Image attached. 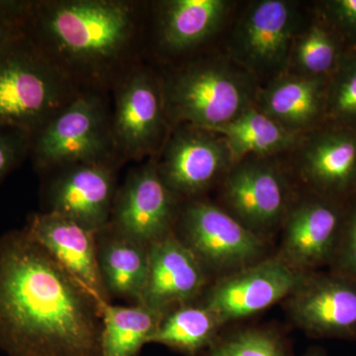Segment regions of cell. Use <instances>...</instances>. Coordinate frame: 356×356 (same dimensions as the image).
<instances>
[{"label": "cell", "instance_id": "obj_6", "mask_svg": "<svg viewBox=\"0 0 356 356\" xmlns=\"http://www.w3.org/2000/svg\"><path fill=\"white\" fill-rule=\"evenodd\" d=\"M111 92L112 135L121 163L154 156L165 145L170 125L161 79L139 64Z\"/></svg>", "mask_w": 356, "mask_h": 356}, {"label": "cell", "instance_id": "obj_2", "mask_svg": "<svg viewBox=\"0 0 356 356\" xmlns=\"http://www.w3.org/2000/svg\"><path fill=\"white\" fill-rule=\"evenodd\" d=\"M144 7L132 0H37L23 32L83 92H110L140 64Z\"/></svg>", "mask_w": 356, "mask_h": 356}, {"label": "cell", "instance_id": "obj_25", "mask_svg": "<svg viewBox=\"0 0 356 356\" xmlns=\"http://www.w3.org/2000/svg\"><path fill=\"white\" fill-rule=\"evenodd\" d=\"M206 356H289L286 343L276 332L248 330L216 339Z\"/></svg>", "mask_w": 356, "mask_h": 356}, {"label": "cell", "instance_id": "obj_20", "mask_svg": "<svg viewBox=\"0 0 356 356\" xmlns=\"http://www.w3.org/2000/svg\"><path fill=\"white\" fill-rule=\"evenodd\" d=\"M320 102L317 77L282 76L262 91L259 110L289 132L297 134L315 120Z\"/></svg>", "mask_w": 356, "mask_h": 356}, {"label": "cell", "instance_id": "obj_30", "mask_svg": "<svg viewBox=\"0 0 356 356\" xmlns=\"http://www.w3.org/2000/svg\"><path fill=\"white\" fill-rule=\"evenodd\" d=\"M332 8L339 22L356 30V0H337L332 2Z\"/></svg>", "mask_w": 356, "mask_h": 356}, {"label": "cell", "instance_id": "obj_24", "mask_svg": "<svg viewBox=\"0 0 356 356\" xmlns=\"http://www.w3.org/2000/svg\"><path fill=\"white\" fill-rule=\"evenodd\" d=\"M221 323L207 307L182 306L163 316L151 343L195 356L216 341Z\"/></svg>", "mask_w": 356, "mask_h": 356}, {"label": "cell", "instance_id": "obj_3", "mask_svg": "<svg viewBox=\"0 0 356 356\" xmlns=\"http://www.w3.org/2000/svg\"><path fill=\"white\" fill-rule=\"evenodd\" d=\"M81 92L24 32L0 48V126L33 135Z\"/></svg>", "mask_w": 356, "mask_h": 356}, {"label": "cell", "instance_id": "obj_28", "mask_svg": "<svg viewBox=\"0 0 356 356\" xmlns=\"http://www.w3.org/2000/svg\"><path fill=\"white\" fill-rule=\"evenodd\" d=\"M334 111L346 118H356V65L344 72L332 98Z\"/></svg>", "mask_w": 356, "mask_h": 356}, {"label": "cell", "instance_id": "obj_31", "mask_svg": "<svg viewBox=\"0 0 356 356\" xmlns=\"http://www.w3.org/2000/svg\"><path fill=\"white\" fill-rule=\"evenodd\" d=\"M22 32L23 26L19 22L11 19L0 11V48L9 40Z\"/></svg>", "mask_w": 356, "mask_h": 356}, {"label": "cell", "instance_id": "obj_27", "mask_svg": "<svg viewBox=\"0 0 356 356\" xmlns=\"http://www.w3.org/2000/svg\"><path fill=\"white\" fill-rule=\"evenodd\" d=\"M31 138L20 129L0 126V180L29 154Z\"/></svg>", "mask_w": 356, "mask_h": 356}, {"label": "cell", "instance_id": "obj_22", "mask_svg": "<svg viewBox=\"0 0 356 356\" xmlns=\"http://www.w3.org/2000/svg\"><path fill=\"white\" fill-rule=\"evenodd\" d=\"M214 133L222 136L233 163L248 154L278 153L297 142V134L289 132L254 106L248 107L235 120L218 128Z\"/></svg>", "mask_w": 356, "mask_h": 356}, {"label": "cell", "instance_id": "obj_12", "mask_svg": "<svg viewBox=\"0 0 356 356\" xmlns=\"http://www.w3.org/2000/svg\"><path fill=\"white\" fill-rule=\"evenodd\" d=\"M24 231L100 303H110L98 266L95 233L50 211L33 214Z\"/></svg>", "mask_w": 356, "mask_h": 356}, {"label": "cell", "instance_id": "obj_32", "mask_svg": "<svg viewBox=\"0 0 356 356\" xmlns=\"http://www.w3.org/2000/svg\"><path fill=\"white\" fill-rule=\"evenodd\" d=\"M305 356H325L323 351L318 350H312L309 351Z\"/></svg>", "mask_w": 356, "mask_h": 356}, {"label": "cell", "instance_id": "obj_17", "mask_svg": "<svg viewBox=\"0 0 356 356\" xmlns=\"http://www.w3.org/2000/svg\"><path fill=\"white\" fill-rule=\"evenodd\" d=\"M225 0H168L156 4L159 46L170 54L195 48L212 36L228 13Z\"/></svg>", "mask_w": 356, "mask_h": 356}, {"label": "cell", "instance_id": "obj_26", "mask_svg": "<svg viewBox=\"0 0 356 356\" xmlns=\"http://www.w3.org/2000/svg\"><path fill=\"white\" fill-rule=\"evenodd\" d=\"M295 65L305 76L316 77L332 69L337 51L329 35L318 26H312L292 48Z\"/></svg>", "mask_w": 356, "mask_h": 356}, {"label": "cell", "instance_id": "obj_16", "mask_svg": "<svg viewBox=\"0 0 356 356\" xmlns=\"http://www.w3.org/2000/svg\"><path fill=\"white\" fill-rule=\"evenodd\" d=\"M224 195L236 219L254 233L273 226L286 209L287 189L282 175L261 161L236 165L225 182Z\"/></svg>", "mask_w": 356, "mask_h": 356}, {"label": "cell", "instance_id": "obj_15", "mask_svg": "<svg viewBox=\"0 0 356 356\" xmlns=\"http://www.w3.org/2000/svg\"><path fill=\"white\" fill-rule=\"evenodd\" d=\"M146 289L139 304L166 314L186 303L202 289V264L180 238L170 234L149 245Z\"/></svg>", "mask_w": 356, "mask_h": 356}, {"label": "cell", "instance_id": "obj_9", "mask_svg": "<svg viewBox=\"0 0 356 356\" xmlns=\"http://www.w3.org/2000/svg\"><path fill=\"white\" fill-rule=\"evenodd\" d=\"M158 170L156 159L133 170L117 191L108 226L121 235L149 245L170 235L175 199Z\"/></svg>", "mask_w": 356, "mask_h": 356}, {"label": "cell", "instance_id": "obj_18", "mask_svg": "<svg viewBox=\"0 0 356 356\" xmlns=\"http://www.w3.org/2000/svg\"><path fill=\"white\" fill-rule=\"evenodd\" d=\"M98 266L109 296L139 304L146 289L149 245L117 233L107 226L96 234Z\"/></svg>", "mask_w": 356, "mask_h": 356}, {"label": "cell", "instance_id": "obj_21", "mask_svg": "<svg viewBox=\"0 0 356 356\" xmlns=\"http://www.w3.org/2000/svg\"><path fill=\"white\" fill-rule=\"evenodd\" d=\"M102 356H137L149 343L165 314L143 304H102Z\"/></svg>", "mask_w": 356, "mask_h": 356}, {"label": "cell", "instance_id": "obj_11", "mask_svg": "<svg viewBox=\"0 0 356 356\" xmlns=\"http://www.w3.org/2000/svg\"><path fill=\"white\" fill-rule=\"evenodd\" d=\"M305 278L303 271L283 259L262 261L218 283L204 306L212 311L222 325L273 306L291 294Z\"/></svg>", "mask_w": 356, "mask_h": 356}, {"label": "cell", "instance_id": "obj_5", "mask_svg": "<svg viewBox=\"0 0 356 356\" xmlns=\"http://www.w3.org/2000/svg\"><path fill=\"white\" fill-rule=\"evenodd\" d=\"M108 92L84 91L33 134L29 154L39 172L91 161L121 163L112 135Z\"/></svg>", "mask_w": 356, "mask_h": 356}, {"label": "cell", "instance_id": "obj_1", "mask_svg": "<svg viewBox=\"0 0 356 356\" xmlns=\"http://www.w3.org/2000/svg\"><path fill=\"white\" fill-rule=\"evenodd\" d=\"M102 303L22 229L0 236V350L102 356Z\"/></svg>", "mask_w": 356, "mask_h": 356}, {"label": "cell", "instance_id": "obj_29", "mask_svg": "<svg viewBox=\"0 0 356 356\" xmlns=\"http://www.w3.org/2000/svg\"><path fill=\"white\" fill-rule=\"evenodd\" d=\"M341 259L346 270L356 277V211L348 224Z\"/></svg>", "mask_w": 356, "mask_h": 356}, {"label": "cell", "instance_id": "obj_13", "mask_svg": "<svg viewBox=\"0 0 356 356\" xmlns=\"http://www.w3.org/2000/svg\"><path fill=\"white\" fill-rule=\"evenodd\" d=\"M295 29L296 13L291 3L283 0L255 2L236 29L234 50L250 69H278L292 50Z\"/></svg>", "mask_w": 356, "mask_h": 356}, {"label": "cell", "instance_id": "obj_19", "mask_svg": "<svg viewBox=\"0 0 356 356\" xmlns=\"http://www.w3.org/2000/svg\"><path fill=\"white\" fill-rule=\"evenodd\" d=\"M339 229V216L320 202L302 204L288 218L283 242L285 261L298 270L318 266L329 257Z\"/></svg>", "mask_w": 356, "mask_h": 356}, {"label": "cell", "instance_id": "obj_4", "mask_svg": "<svg viewBox=\"0 0 356 356\" xmlns=\"http://www.w3.org/2000/svg\"><path fill=\"white\" fill-rule=\"evenodd\" d=\"M161 81L166 116L172 125L214 132L252 106V81L221 60H196Z\"/></svg>", "mask_w": 356, "mask_h": 356}, {"label": "cell", "instance_id": "obj_23", "mask_svg": "<svg viewBox=\"0 0 356 356\" xmlns=\"http://www.w3.org/2000/svg\"><path fill=\"white\" fill-rule=\"evenodd\" d=\"M304 173L323 188L341 189L356 175V139L331 135L312 143L304 154Z\"/></svg>", "mask_w": 356, "mask_h": 356}, {"label": "cell", "instance_id": "obj_14", "mask_svg": "<svg viewBox=\"0 0 356 356\" xmlns=\"http://www.w3.org/2000/svg\"><path fill=\"white\" fill-rule=\"evenodd\" d=\"M297 324L317 337L356 334V285L341 278H305L291 293Z\"/></svg>", "mask_w": 356, "mask_h": 356}, {"label": "cell", "instance_id": "obj_7", "mask_svg": "<svg viewBox=\"0 0 356 356\" xmlns=\"http://www.w3.org/2000/svg\"><path fill=\"white\" fill-rule=\"evenodd\" d=\"M185 243L201 264L218 269H241L261 257L264 243L221 208L206 202L187 206L181 217Z\"/></svg>", "mask_w": 356, "mask_h": 356}, {"label": "cell", "instance_id": "obj_8", "mask_svg": "<svg viewBox=\"0 0 356 356\" xmlns=\"http://www.w3.org/2000/svg\"><path fill=\"white\" fill-rule=\"evenodd\" d=\"M119 165L115 161H91L51 170L56 175L47 189L48 211L99 233L111 219Z\"/></svg>", "mask_w": 356, "mask_h": 356}, {"label": "cell", "instance_id": "obj_10", "mask_svg": "<svg viewBox=\"0 0 356 356\" xmlns=\"http://www.w3.org/2000/svg\"><path fill=\"white\" fill-rule=\"evenodd\" d=\"M232 161L222 137L191 125L177 126L156 159L161 179L175 195L191 196L210 186Z\"/></svg>", "mask_w": 356, "mask_h": 356}]
</instances>
